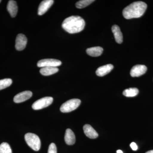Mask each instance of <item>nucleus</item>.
I'll return each instance as SVG.
<instances>
[{"label": "nucleus", "instance_id": "nucleus-19", "mask_svg": "<svg viewBox=\"0 0 153 153\" xmlns=\"http://www.w3.org/2000/svg\"><path fill=\"white\" fill-rule=\"evenodd\" d=\"M94 1V0H81L76 3V7L78 9H82L87 7Z\"/></svg>", "mask_w": 153, "mask_h": 153}, {"label": "nucleus", "instance_id": "nucleus-25", "mask_svg": "<svg viewBox=\"0 0 153 153\" xmlns=\"http://www.w3.org/2000/svg\"><path fill=\"white\" fill-rule=\"evenodd\" d=\"M146 153H153V150L148 151V152H146Z\"/></svg>", "mask_w": 153, "mask_h": 153}, {"label": "nucleus", "instance_id": "nucleus-1", "mask_svg": "<svg viewBox=\"0 0 153 153\" xmlns=\"http://www.w3.org/2000/svg\"><path fill=\"white\" fill-rule=\"evenodd\" d=\"M85 26L84 19L79 16H71L63 21L62 27L67 33L74 34L81 32Z\"/></svg>", "mask_w": 153, "mask_h": 153}, {"label": "nucleus", "instance_id": "nucleus-3", "mask_svg": "<svg viewBox=\"0 0 153 153\" xmlns=\"http://www.w3.org/2000/svg\"><path fill=\"white\" fill-rule=\"evenodd\" d=\"M25 140L28 146L33 150L38 151L41 147V142L39 137L36 134L28 133L25 135Z\"/></svg>", "mask_w": 153, "mask_h": 153}, {"label": "nucleus", "instance_id": "nucleus-23", "mask_svg": "<svg viewBox=\"0 0 153 153\" xmlns=\"http://www.w3.org/2000/svg\"><path fill=\"white\" fill-rule=\"evenodd\" d=\"M130 147H131L132 149L134 151H137V150L138 147L136 144L134 142L131 143L130 144Z\"/></svg>", "mask_w": 153, "mask_h": 153}, {"label": "nucleus", "instance_id": "nucleus-17", "mask_svg": "<svg viewBox=\"0 0 153 153\" xmlns=\"http://www.w3.org/2000/svg\"><path fill=\"white\" fill-rule=\"evenodd\" d=\"M59 69L55 67H45L41 68L40 72L44 76H49L57 73Z\"/></svg>", "mask_w": 153, "mask_h": 153}, {"label": "nucleus", "instance_id": "nucleus-10", "mask_svg": "<svg viewBox=\"0 0 153 153\" xmlns=\"http://www.w3.org/2000/svg\"><path fill=\"white\" fill-rule=\"evenodd\" d=\"M54 2L53 0H44L42 1L38 7V15L42 16L45 14L51 7Z\"/></svg>", "mask_w": 153, "mask_h": 153}, {"label": "nucleus", "instance_id": "nucleus-13", "mask_svg": "<svg viewBox=\"0 0 153 153\" xmlns=\"http://www.w3.org/2000/svg\"><path fill=\"white\" fill-rule=\"evenodd\" d=\"M7 10L11 17L13 18L16 17L18 10L16 2L13 0L9 1L7 6Z\"/></svg>", "mask_w": 153, "mask_h": 153}, {"label": "nucleus", "instance_id": "nucleus-15", "mask_svg": "<svg viewBox=\"0 0 153 153\" xmlns=\"http://www.w3.org/2000/svg\"><path fill=\"white\" fill-rule=\"evenodd\" d=\"M64 139L67 145H73L75 143L76 140L75 135L70 129L68 128L66 130Z\"/></svg>", "mask_w": 153, "mask_h": 153}, {"label": "nucleus", "instance_id": "nucleus-16", "mask_svg": "<svg viewBox=\"0 0 153 153\" xmlns=\"http://www.w3.org/2000/svg\"><path fill=\"white\" fill-rule=\"evenodd\" d=\"M103 49L100 47H91L86 49L88 55L92 57H98L102 55Z\"/></svg>", "mask_w": 153, "mask_h": 153}, {"label": "nucleus", "instance_id": "nucleus-21", "mask_svg": "<svg viewBox=\"0 0 153 153\" xmlns=\"http://www.w3.org/2000/svg\"><path fill=\"white\" fill-rule=\"evenodd\" d=\"M0 153H12L10 145L7 143H3L0 145Z\"/></svg>", "mask_w": 153, "mask_h": 153}, {"label": "nucleus", "instance_id": "nucleus-7", "mask_svg": "<svg viewBox=\"0 0 153 153\" xmlns=\"http://www.w3.org/2000/svg\"><path fill=\"white\" fill-rule=\"evenodd\" d=\"M27 42V37L24 34H20L17 36L16 41V48L18 51H22L26 48Z\"/></svg>", "mask_w": 153, "mask_h": 153}, {"label": "nucleus", "instance_id": "nucleus-18", "mask_svg": "<svg viewBox=\"0 0 153 153\" xmlns=\"http://www.w3.org/2000/svg\"><path fill=\"white\" fill-rule=\"evenodd\" d=\"M139 90L136 88H130L124 91L123 94L127 97H134L137 95Z\"/></svg>", "mask_w": 153, "mask_h": 153}, {"label": "nucleus", "instance_id": "nucleus-6", "mask_svg": "<svg viewBox=\"0 0 153 153\" xmlns=\"http://www.w3.org/2000/svg\"><path fill=\"white\" fill-rule=\"evenodd\" d=\"M62 64L60 60L54 59H45L39 60L37 63L38 67H55L59 66Z\"/></svg>", "mask_w": 153, "mask_h": 153}, {"label": "nucleus", "instance_id": "nucleus-2", "mask_svg": "<svg viewBox=\"0 0 153 153\" xmlns=\"http://www.w3.org/2000/svg\"><path fill=\"white\" fill-rule=\"evenodd\" d=\"M147 8V5L144 2H134L124 9L123 14L127 19L140 18L144 14Z\"/></svg>", "mask_w": 153, "mask_h": 153}, {"label": "nucleus", "instance_id": "nucleus-20", "mask_svg": "<svg viewBox=\"0 0 153 153\" xmlns=\"http://www.w3.org/2000/svg\"><path fill=\"white\" fill-rule=\"evenodd\" d=\"M13 81L10 78H6L0 80V90L8 87L12 84Z\"/></svg>", "mask_w": 153, "mask_h": 153}, {"label": "nucleus", "instance_id": "nucleus-11", "mask_svg": "<svg viewBox=\"0 0 153 153\" xmlns=\"http://www.w3.org/2000/svg\"><path fill=\"white\" fill-rule=\"evenodd\" d=\"M114 68L113 65L109 64L99 67L96 71V74L99 76H104L112 71Z\"/></svg>", "mask_w": 153, "mask_h": 153}, {"label": "nucleus", "instance_id": "nucleus-24", "mask_svg": "<svg viewBox=\"0 0 153 153\" xmlns=\"http://www.w3.org/2000/svg\"><path fill=\"white\" fill-rule=\"evenodd\" d=\"M117 153H123V152H122L121 150H117Z\"/></svg>", "mask_w": 153, "mask_h": 153}, {"label": "nucleus", "instance_id": "nucleus-9", "mask_svg": "<svg viewBox=\"0 0 153 153\" xmlns=\"http://www.w3.org/2000/svg\"><path fill=\"white\" fill-rule=\"evenodd\" d=\"M32 95L33 93L30 91H23L15 96L14 98V102L18 103L23 102L31 98Z\"/></svg>", "mask_w": 153, "mask_h": 153}, {"label": "nucleus", "instance_id": "nucleus-26", "mask_svg": "<svg viewBox=\"0 0 153 153\" xmlns=\"http://www.w3.org/2000/svg\"><path fill=\"white\" fill-rule=\"evenodd\" d=\"M1 0H0V3H1Z\"/></svg>", "mask_w": 153, "mask_h": 153}, {"label": "nucleus", "instance_id": "nucleus-4", "mask_svg": "<svg viewBox=\"0 0 153 153\" xmlns=\"http://www.w3.org/2000/svg\"><path fill=\"white\" fill-rule=\"evenodd\" d=\"M81 103V101L78 99H73L64 102L60 108V111L63 113L71 112L76 109Z\"/></svg>", "mask_w": 153, "mask_h": 153}, {"label": "nucleus", "instance_id": "nucleus-5", "mask_svg": "<svg viewBox=\"0 0 153 153\" xmlns=\"http://www.w3.org/2000/svg\"><path fill=\"white\" fill-rule=\"evenodd\" d=\"M53 99L50 97H46L38 100L34 102L32 108L35 110L43 109L49 106L53 102Z\"/></svg>", "mask_w": 153, "mask_h": 153}, {"label": "nucleus", "instance_id": "nucleus-14", "mask_svg": "<svg viewBox=\"0 0 153 153\" xmlns=\"http://www.w3.org/2000/svg\"><path fill=\"white\" fill-rule=\"evenodd\" d=\"M112 33H113L115 40L118 44H120L123 41V36L121 32L120 28L117 25H114L111 28Z\"/></svg>", "mask_w": 153, "mask_h": 153}, {"label": "nucleus", "instance_id": "nucleus-12", "mask_svg": "<svg viewBox=\"0 0 153 153\" xmlns=\"http://www.w3.org/2000/svg\"><path fill=\"white\" fill-rule=\"evenodd\" d=\"M85 135L90 139H95L98 136V134L90 125H85L83 128Z\"/></svg>", "mask_w": 153, "mask_h": 153}, {"label": "nucleus", "instance_id": "nucleus-22", "mask_svg": "<svg viewBox=\"0 0 153 153\" xmlns=\"http://www.w3.org/2000/svg\"><path fill=\"white\" fill-rule=\"evenodd\" d=\"M48 153H57V147L54 143H52L49 145Z\"/></svg>", "mask_w": 153, "mask_h": 153}, {"label": "nucleus", "instance_id": "nucleus-8", "mask_svg": "<svg viewBox=\"0 0 153 153\" xmlns=\"http://www.w3.org/2000/svg\"><path fill=\"white\" fill-rule=\"evenodd\" d=\"M147 68L145 65H137L132 68L130 74L132 77H138L146 72Z\"/></svg>", "mask_w": 153, "mask_h": 153}]
</instances>
